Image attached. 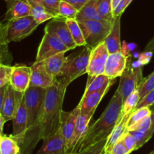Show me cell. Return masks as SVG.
I'll use <instances>...</instances> for the list:
<instances>
[{"label":"cell","instance_id":"cell-21","mask_svg":"<svg viewBox=\"0 0 154 154\" xmlns=\"http://www.w3.org/2000/svg\"><path fill=\"white\" fill-rule=\"evenodd\" d=\"M120 20H121V16L115 18L109 35L104 41L109 54L122 51L121 41H120Z\"/></svg>","mask_w":154,"mask_h":154},{"label":"cell","instance_id":"cell-36","mask_svg":"<svg viewBox=\"0 0 154 154\" xmlns=\"http://www.w3.org/2000/svg\"><path fill=\"white\" fill-rule=\"evenodd\" d=\"M12 69H13V66L10 65L0 66V88L9 84Z\"/></svg>","mask_w":154,"mask_h":154},{"label":"cell","instance_id":"cell-49","mask_svg":"<svg viewBox=\"0 0 154 154\" xmlns=\"http://www.w3.org/2000/svg\"><path fill=\"white\" fill-rule=\"evenodd\" d=\"M133 1V0H126V6H129V5H130V3L132 2Z\"/></svg>","mask_w":154,"mask_h":154},{"label":"cell","instance_id":"cell-23","mask_svg":"<svg viewBox=\"0 0 154 154\" xmlns=\"http://www.w3.org/2000/svg\"><path fill=\"white\" fill-rule=\"evenodd\" d=\"M115 79H111L105 75H100L97 76H88L87 84L86 86L84 95H88L93 92L100 91V90L108 89L113 85Z\"/></svg>","mask_w":154,"mask_h":154},{"label":"cell","instance_id":"cell-33","mask_svg":"<svg viewBox=\"0 0 154 154\" xmlns=\"http://www.w3.org/2000/svg\"><path fill=\"white\" fill-rule=\"evenodd\" d=\"M98 14L101 18L108 20H114L113 17V9L111 0H101L98 6Z\"/></svg>","mask_w":154,"mask_h":154},{"label":"cell","instance_id":"cell-11","mask_svg":"<svg viewBox=\"0 0 154 154\" xmlns=\"http://www.w3.org/2000/svg\"><path fill=\"white\" fill-rule=\"evenodd\" d=\"M81 114V109L79 105L70 112H65L62 111L60 116V131L65 141L66 150L68 154H69V148H70L71 141L73 137L74 131H75V125L78 116Z\"/></svg>","mask_w":154,"mask_h":154},{"label":"cell","instance_id":"cell-50","mask_svg":"<svg viewBox=\"0 0 154 154\" xmlns=\"http://www.w3.org/2000/svg\"><path fill=\"white\" fill-rule=\"evenodd\" d=\"M150 154H154V150H153V151H152V152H151V153H150Z\"/></svg>","mask_w":154,"mask_h":154},{"label":"cell","instance_id":"cell-2","mask_svg":"<svg viewBox=\"0 0 154 154\" xmlns=\"http://www.w3.org/2000/svg\"><path fill=\"white\" fill-rule=\"evenodd\" d=\"M122 108L123 99L120 91L117 90L101 117L96 123L89 126L77 152L87 148L105 138H108L123 116L122 114Z\"/></svg>","mask_w":154,"mask_h":154},{"label":"cell","instance_id":"cell-48","mask_svg":"<svg viewBox=\"0 0 154 154\" xmlns=\"http://www.w3.org/2000/svg\"><path fill=\"white\" fill-rule=\"evenodd\" d=\"M122 0H111V5H112V9L113 11L115 9V8L120 4V2Z\"/></svg>","mask_w":154,"mask_h":154},{"label":"cell","instance_id":"cell-15","mask_svg":"<svg viewBox=\"0 0 154 154\" xmlns=\"http://www.w3.org/2000/svg\"><path fill=\"white\" fill-rule=\"evenodd\" d=\"M31 78V67L24 65L13 66L9 84L15 90L24 93L29 87Z\"/></svg>","mask_w":154,"mask_h":154},{"label":"cell","instance_id":"cell-31","mask_svg":"<svg viewBox=\"0 0 154 154\" xmlns=\"http://www.w3.org/2000/svg\"><path fill=\"white\" fill-rule=\"evenodd\" d=\"M78 11L72 5L65 0H61L59 6V15L65 19H76Z\"/></svg>","mask_w":154,"mask_h":154},{"label":"cell","instance_id":"cell-27","mask_svg":"<svg viewBox=\"0 0 154 154\" xmlns=\"http://www.w3.org/2000/svg\"><path fill=\"white\" fill-rule=\"evenodd\" d=\"M66 20L70 30L72 38L76 44L77 47H86L87 44L78 21L76 19H66Z\"/></svg>","mask_w":154,"mask_h":154},{"label":"cell","instance_id":"cell-7","mask_svg":"<svg viewBox=\"0 0 154 154\" xmlns=\"http://www.w3.org/2000/svg\"><path fill=\"white\" fill-rule=\"evenodd\" d=\"M143 80L142 67L140 66L134 69L127 63L126 69L120 76V84L117 88L121 94L123 102L131 93L139 87Z\"/></svg>","mask_w":154,"mask_h":154},{"label":"cell","instance_id":"cell-45","mask_svg":"<svg viewBox=\"0 0 154 154\" xmlns=\"http://www.w3.org/2000/svg\"><path fill=\"white\" fill-rule=\"evenodd\" d=\"M5 24L0 22V45L6 44L5 42Z\"/></svg>","mask_w":154,"mask_h":154},{"label":"cell","instance_id":"cell-39","mask_svg":"<svg viewBox=\"0 0 154 154\" xmlns=\"http://www.w3.org/2000/svg\"><path fill=\"white\" fill-rule=\"evenodd\" d=\"M12 62V56L9 52L8 45H0V66L1 65H10Z\"/></svg>","mask_w":154,"mask_h":154},{"label":"cell","instance_id":"cell-47","mask_svg":"<svg viewBox=\"0 0 154 154\" xmlns=\"http://www.w3.org/2000/svg\"><path fill=\"white\" fill-rule=\"evenodd\" d=\"M30 5H42V0H27Z\"/></svg>","mask_w":154,"mask_h":154},{"label":"cell","instance_id":"cell-44","mask_svg":"<svg viewBox=\"0 0 154 154\" xmlns=\"http://www.w3.org/2000/svg\"><path fill=\"white\" fill-rule=\"evenodd\" d=\"M6 86L1 87L0 88V114H2V111L3 108V105H4V99H5V95L6 91Z\"/></svg>","mask_w":154,"mask_h":154},{"label":"cell","instance_id":"cell-4","mask_svg":"<svg viewBox=\"0 0 154 154\" xmlns=\"http://www.w3.org/2000/svg\"><path fill=\"white\" fill-rule=\"evenodd\" d=\"M82 29L86 47L94 48L103 42L109 35L114 20H78Z\"/></svg>","mask_w":154,"mask_h":154},{"label":"cell","instance_id":"cell-30","mask_svg":"<svg viewBox=\"0 0 154 154\" xmlns=\"http://www.w3.org/2000/svg\"><path fill=\"white\" fill-rule=\"evenodd\" d=\"M140 100V95L138 90H135L133 93H131L123 102V108H122V114L123 115L131 114L133 111L134 108L137 105Z\"/></svg>","mask_w":154,"mask_h":154},{"label":"cell","instance_id":"cell-10","mask_svg":"<svg viewBox=\"0 0 154 154\" xmlns=\"http://www.w3.org/2000/svg\"><path fill=\"white\" fill-rule=\"evenodd\" d=\"M45 32H48L58 38L67 46L69 51L75 49L77 47L65 18L58 17L51 19L45 26Z\"/></svg>","mask_w":154,"mask_h":154},{"label":"cell","instance_id":"cell-37","mask_svg":"<svg viewBox=\"0 0 154 154\" xmlns=\"http://www.w3.org/2000/svg\"><path fill=\"white\" fill-rule=\"evenodd\" d=\"M61 0H42V5L43 7L51 12V14L56 16L57 17H60L59 15V6Z\"/></svg>","mask_w":154,"mask_h":154},{"label":"cell","instance_id":"cell-5","mask_svg":"<svg viewBox=\"0 0 154 154\" xmlns=\"http://www.w3.org/2000/svg\"><path fill=\"white\" fill-rule=\"evenodd\" d=\"M38 26V24L31 15L7 21L5 24V42L9 44L20 42L29 36Z\"/></svg>","mask_w":154,"mask_h":154},{"label":"cell","instance_id":"cell-25","mask_svg":"<svg viewBox=\"0 0 154 154\" xmlns=\"http://www.w3.org/2000/svg\"><path fill=\"white\" fill-rule=\"evenodd\" d=\"M65 54L66 52L59 53L43 60L48 72L54 78H56L63 69L66 58Z\"/></svg>","mask_w":154,"mask_h":154},{"label":"cell","instance_id":"cell-9","mask_svg":"<svg viewBox=\"0 0 154 154\" xmlns=\"http://www.w3.org/2000/svg\"><path fill=\"white\" fill-rule=\"evenodd\" d=\"M108 56L109 52L104 42L91 50L87 72L88 76L104 75Z\"/></svg>","mask_w":154,"mask_h":154},{"label":"cell","instance_id":"cell-17","mask_svg":"<svg viewBox=\"0 0 154 154\" xmlns=\"http://www.w3.org/2000/svg\"><path fill=\"white\" fill-rule=\"evenodd\" d=\"M36 154H68L60 129L43 140V144Z\"/></svg>","mask_w":154,"mask_h":154},{"label":"cell","instance_id":"cell-34","mask_svg":"<svg viewBox=\"0 0 154 154\" xmlns=\"http://www.w3.org/2000/svg\"><path fill=\"white\" fill-rule=\"evenodd\" d=\"M108 138L102 140L96 144L84 149L81 151L72 153L70 154H105V146Z\"/></svg>","mask_w":154,"mask_h":154},{"label":"cell","instance_id":"cell-51","mask_svg":"<svg viewBox=\"0 0 154 154\" xmlns=\"http://www.w3.org/2000/svg\"><path fill=\"white\" fill-rule=\"evenodd\" d=\"M1 135H1V134H0V136H1Z\"/></svg>","mask_w":154,"mask_h":154},{"label":"cell","instance_id":"cell-20","mask_svg":"<svg viewBox=\"0 0 154 154\" xmlns=\"http://www.w3.org/2000/svg\"><path fill=\"white\" fill-rule=\"evenodd\" d=\"M129 115L130 114L123 115L120 120V121L116 125L115 127L114 128L111 135L108 137V139H107L106 144L105 146V154L109 153L113 146L116 143L118 142L120 140H121L123 135L128 131L127 122Z\"/></svg>","mask_w":154,"mask_h":154},{"label":"cell","instance_id":"cell-22","mask_svg":"<svg viewBox=\"0 0 154 154\" xmlns=\"http://www.w3.org/2000/svg\"><path fill=\"white\" fill-rule=\"evenodd\" d=\"M12 122H13L12 137L20 135L26 132L28 125V116H27L26 108L23 99L14 116Z\"/></svg>","mask_w":154,"mask_h":154},{"label":"cell","instance_id":"cell-41","mask_svg":"<svg viewBox=\"0 0 154 154\" xmlns=\"http://www.w3.org/2000/svg\"><path fill=\"white\" fill-rule=\"evenodd\" d=\"M108 154H130L126 149V146L123 144V141L120 140L118 142L116 143L113 147L111 148V151Z\"/></svg>","mask_w":154,"mask_h":154},{"label":"cell","instance_id":"cell-16","mask_svg":"<svg viewBox=\"0 0 154 154\" xmlns=\"http://www.w3.org/2000/svg\"><path fill=\"white\" fill-rule=\"evenodd\" d=\"M95 111H93L90 114H80L77 120L76 125H75V131H74L73 137L71 141L70 148H69V154L75 153L78 151L80 144L82 142L84 136L87 132L89 128L90 120L93 117Z\"/></svg>","mask_w":154,"mask_h":154},{"label":"cell","instance_id":"cell-1","mask_svg":"<svg viewBox=\"0 0 154 154\" xmlns=\"http://www.w3.org/2000/svg\"><path fill=\"white\" fill-rule=\"evenodd\" d=\"M66 88L56 81L47 89L45 101L36 123L24 133L11 136L17 142L20 154H31L41 140L54 135L60 128V116Z\"/></svg>","mask_w":154,"mask_h":154},{"label":"cell","instance_id":"cell-12","mask_svg":"<svg viewBox=\"0 0 154 154\" xmlns=\"http://www.w3.org/2000/svg\"><path fill=\"white\" fill-rule=\"evenodd\" d=\"M23 96L24 93L17 91L10 84H7L4 105L2 111V115L4 117L6 122L13 120L14 116L23 99Z\"/></svg>","mask_w":154,"mask_h":154},{"label":"cell","instance_id":"cell-40","mask_svg":"<svg viewBox=\"0 0 154 154\" xmlns=\"http://www.w3.org/2000/svg\"><path fill=\"white\" fill-rule=\"evenodd\" d=\"M121 140L123 141V144L126 146V149H127L129 153L135 151V150H137L135 138H134L133 135H132V134H131V132H129V131H127V132H126V134L123 135Z\"/></svg>","mask_w":154,"mask_h":154},{"label":"cell","instance_id":"cell-52","mask_svg":"<svg viewBox=\"0 0 154 154\" xmlns=\"http://www.w3.org/2000/svg\"></svg>","mask_w":154,"mask_h":154},{"label":"cell","instance_id":"cell-32","mask_svg":"<svg viewBox=\"0 0 154 154\" xmlns=\"http://www.w3.org/2000/svg\"><path fill=\"white\" fill-rule=\"evenodd\" d=\"M151 112L152 110L150 108H148V107L141 108L132 111L130 115H129V119H128L127 127L129 128L133 126V125L136 124L137 123H138L141 120L145 118L146 117L150 115Z\"/></svg>","mask_w":154,"mask_h":154},{"label":"cell","instance_id":"cell-42","mask_svg":"<svg viewBox=\"0 0 154 154\" xmlns=\"http://www.w3.org/2000/svg\"><path fill=\"white\" fill-rule=\"evenodd\" d=\"M126 8H127V6H126V0H122L120 4L113 11V17L116 18L119 16H121L122 14L126 10Z\"/></svg>","mask_w":154,"mask_h":154},{"label":"cell","instance_id":"cell-29","mask_svg":"<svg viewBox=\"0 0 154 154\" xmlns=\"http://www.w3.org/2000/svg\"><path fill=\"white\" fill-rule=\"evenodd\" d=\"M31 16H32V17L34 18V20L38 25L41 23H43L45 21L50 20L53 18L57 17L51 12L47 11L42 5H32Z\"/></svg>","mask_w":154,"mask_h":154},{"label":"cell","instance_id":"cell-28","mask_svg":"<svg viewBox=\"0 0 154 154\" xmlns=\"http://www.w3.org/2000/svg\"><path fill=\"white\" fill-rule=\"evenodd\" d=\"M0 153L20 154V147L11 136L2 135L0 136Z\"/></svg>","mask_w":154,"mask_h":154},{"label":"cell","instance_id":"cell-26","mask_svg":"<svg viewBox=\"0 0 154 154\" xmlns=\"http://www.w3.org/2000/svg\"><path fill=\"white\" fill-rule=\"evenodd\" d=\"M101 0H90L78 12L77 20H102L98 14V6Z\"/></svg>","mask_w":154,"mask_h":154},{"label":"cell","instance_id":"cell-53","mask_svg":"<svg viewBox=\"0 0 154 154\" xmlns=\"http://www.w3.org/2000/svg\"><path fill=\"white\" fill-rule=\"evenodd\" d=\"M0 154H1V153H0Z\"/></svg>","mask_w":154,"mask_h":154},{"label":"cell","instance_id":"cell-43","mask_svg":"<svg viewBox=\"0 0 154 154\" xmlns=\"http://www.w3.org/2000/svg\"><path fill=\"white\" fill-rule=\"evenodd\" d=\"M65 1L70 3V4L72 5L78 11H80L82 9V8L84 7L90 0H65Z\"/></svg>","mask_w":154,"mask_h":154},{"label":"cell","instance_id":"cell-6","mask_svg":"<svg viewBox=\"0 0 154 154\" xmlns=\"http://www.w3.org/2000/svg\"><path fill=\"white\" fill-rule=\"evenodd\" d=\"M47 89L29 86L24 92L23 99L28 116L27 129L32 126L38 118L45 101Z\"/></svg>","mask_w":154,"mask_h":154},{"label":"cell","instance_id":"cell-46","mask_svg":"<svg viewBox=\"0 0 154 154\" xmlns=\"http://www.w3.org/2000/svg\"><path fill=\"white\" fill-rule=\"evenodd\" d=\"M6 123V120H5L4 117L0 114V134L3 135V128H4L5 123Z\"/></svg>","mask_w":154,"mask_h":154},{"label":"cell","instance_id":"cell-14","mask_svg":"<svg viewBox=\"0 0 154 154\" xmlns=\"http://www.w3.org/2000/svg\"><path fill=\"white\" fill-rule=\"evenodd\" d=\"M128 59L122 51L109 54L105 64V73L111 79H116L123 75L127 66Z\"/></svg>","mask_w":154,"mask_h":154},{"label":"cell","instance_id":"cell-13","mask_svg":"<svg viewBox=\"0 0 154 154\" xmlns=\"http://www.w3.org/2000/svg\"><path fill=\"white\" fill-rule=\"evenodd\" d=\"M55 82V78L47 70L44 61L35 62L31 66L29 86L48 88Z\"/></svg>","mask_w":154,"mask_h":154},{"label":"cell","instance_id":"cell-35","mask_svg":"<svg viewBox=\"0 0 154 154\" xmlns=\"http://www.w3.org/2000/svg\"><path fill=\"white\" fill-rule=\"evenodd\" d=\"M154 89V72L151 75L148 76V78H144L141 82V85L138 88L140 95V99H142L146 94L153 90Z\"/></svg>","mask_w":154,"mask_h":154},{"label":"cell","instance_id":"cell-24","mask_svg":"<svg viewBox=\"0 0 154 154\" xmlns=\"http://www.w3.org/2000/svg\"><path fill=\"white\" fill-rule=\"evenodd\" d=\"M128 131H137L141 132L150 140L154 134V111H152L150 115L146 117L136 124L128 128Z\"/></svg>","mask_w":154,"mask_h":154},{"label":"cell","instance_id":"cell-38","mask_svg":"<svg viewBox=\"0 0 154 154\" xmlns=\"http://www.w3.org/2000/svg\"><path fill=\"white\" fill-rule=\"evenodd\" d=\"M153 105H154V89L150 92H149L147 94H146L142 99H140L138 103L134 108L133 111L137 109H139V108H145V107L150 108Z\"/></svg>","mask_w":154,"mask_h":154},{"label":"cell","instance_id":"cell-8","mask_svg":"<svg viewBox=\"0 0 154 154\" xmlns=\"http://www.w3.org/2000/svg\"><path fill=\"white\" fill-rule=\"evenodd\" d=\"M69 51L67 46L58 38L48 32H45L38 49L35 62L42 61L59 53L67 52Z\"/></svg>","mask_w":154,"mask_h":154},{"label":"cell","instance_id":"cell-3","mask_svg":"<svg viewBox=\"0 0 154 154\" xmlns=\"http://www.w3.org/2000/svg\"><path fill=\"white\" fill-rule=\"evenodd\" d=\"M91 50L86 47L78 54H72L66 57L61 72L55 78L60 86L67 89L71 83L87 73Z\"/></svg>","mask_w":154,"mask_h":154},{"label":"cell","instance_id":"cell-18","mask_svg":"<svg viewBox=\"0 0 154 154\" xmlns=\"http://www.w3.org/2000/svg\"><path fill=\"white\" fill-rule=\"evenodd\" d=\"M5 2L7 4L5 21L31 15L32 6L27 0H5Z\"/></svg>","mask_w":154,"mask_h":154},{"label":"cell","instance_id":"cell-19","mask_svg":"<svg viewBox=\"0 0 154 154\" xmlns=\"http://www.w3.org/2000/svg\"><path fill=\"white\" fill-rule=\"evenodd\" d=\"M109 89L110 88L100 90V91L93 92L88 95L83 96L81 102L78 104L81 114H88L93 111H96L98 105L100 103L104 96L108 93Z\"/></svg>","mask_w":154,"mask_h":154}]
</instances>
